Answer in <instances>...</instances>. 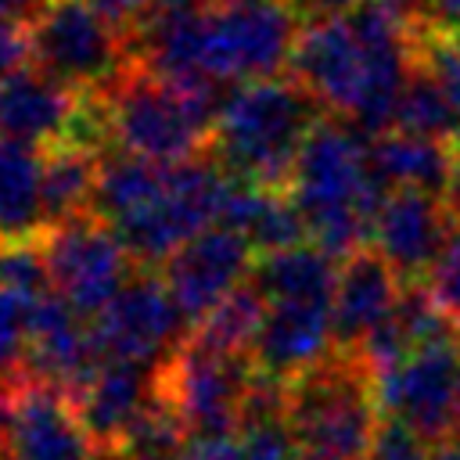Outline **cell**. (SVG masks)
<instances>
[{"instance_id": "1", "label": "cell", "mask_w": 460, "mask_h": 460, "mask_svg": "<svg viewBox=\"0 0 460 460\" xmlns=\"http://www.w3.org/2000/svg\"><path fill=\"white\" fill-rule=\"evenodd\" d=\"M367 144L370 137L341 115L320 119L288 180V194L305 219L309 241L334 259H349L370 244L377 205L388 194L370 169Z\"/></svg>"}, {"instance_id": "2", "label": "cell", "mask_w": 460, "mask_h": 460, "mask_svg": "<svg viewBox=\"0 0 460 460\" xmlns=\"http://www.w3.org/2000/svg\"><path fill=\"white\" fill-rule=\"evenodd\" d=\"M320 119L323 104L291 72L248 79L226 90L208 151L230 176L288 190L295 158Z\"/></svg>"}, {"instance_id": "3", "label": "cell", "mask_w": 460, "mask_h": 460, "mask_svg": "<svg viewBox=\"0 0 460 460\" xmlns=\"http://www.w3.org/2000/svg\"><path fill=\"white\" fill-rule=\"evenodd\" d=\"M226 90L230 86L208 79L169 83L137 65L97 97L111 147L151 158L158 165H172L208 151V137Z\"/></svg>"}, {"instance_id": "4", "label": "cell", "mask_w": 460, "mask_h": 460, "mask_svg": "<svg viewBox=\"0 0 460 460\" xmlns=\"http://www.w3.org/2000/svg\"><path fill=\"white\" fill-rule=\"evenodd\" d=\"M381 417L374 374L352 352L288 381V424L305 460H367Z\"/></svg>"}, {"instance_id": "5", "label": "cell", "mask_w": 460, "mask_h": 460, "mask_svg": "<svg viewBox=\"0 0 460 460\" xmlns=\"http://www.w3.org/2000/svg\"><path fill=\"white\" fill-rule=\"evenodd\" d=\"M29 65L79 93L111 90L137 68L129 29L93 0H47L29 22Z\"/></svg>"}, {"instance_id": "6", "label": "cell", "mask_w": 460, "mask_h": 460, "mask_svg": "<svg viewBox=\"0 0 460 460\" xmlns=\"http://www.w3.org/2000/svg\"><path fill=\"white\" fill-rule=\"evenodd\" d=\"M302 22L288 0L201 4V75L219 86L284 75Z\"/></svg>"}, {"instance_id": "7", "label": "cell", "mask_w": 460, "mask_h": 460, "mask_svg": "<svg viewBox=\"0 0 460 460\" xmlns=\"http://www.w3.org/2000/svg\"><path fill=\"white\" fill-rule=\"evenodd\" d=\"M252 374L255 363L248 352H226L190 331L183 345L158 367V392L172 402L190 438L226 435L241 428Z\"/></svg>"}, {"instance_id": "8", "label": "cell", "mask_w": 460, "mask_h": 460, "mask_svg": "<svg viewBox=\"0 0 460 460\" xmlns=\"http://www.w3.org/2000/svg\"><path fill=\"white\" fill-rule=\"evenodd\" d=\"M93 338L104 359H126L140 367H162L190 334V320L155 273H133L115 298L90 316Z\"/></svg>"}, {"instance_id": "9", "label": "cell", "mask_w": 460, "mask_h": 460, "mask_svg": "<svg viewBox=\"0 0 460 460\" xmlns=\"http://www.w3.org/2000/svg\"><path fill=\"white\" fill-rule=\"evenodd\" d=\"M40 244L54 291H61L86 316L104 309L115 291L140 270L115 226H108L93 212L50 226Z\"/></svg>"}, {"instance_id": "10", "label": "cell", "mask_w": 460, "mask_h": 460, "mask_svg": "<svg viewBox=\"0 0 460 460\" xmlns=\"http://www.w3.org/2000/svg\"><path fill=\"white\" fill-rule=\"evenodd\" d=\"M460 334L413 349L402 363L374 377L385 417H399L431 442L456 435L460 410Z\"/></svg>"}, {"instance_id": "11", "label": "cell", "mask_w": 460, "mask_h": 460, "mask_svg": "<svg viewBox=\"0 0 460 460\" xmlns=\"http://www.w3.org/2000/svg\"><path fill=\"white\" fill-rule=\"evenodd\" d=\"M101 446L72 395L36 374L7 388L0 460H97Z\"/></svg>"}, {"instance_id": "12", "label": "cell", "mask_w": 460, "mask_h": 460, "mask_svg": "<svg viewBox=\"0 0 460 460\" xmlns=\"http://www.w3.org/2000/svg\"><path fill=\"white\" fill-rule=\"evenodd\" d=\"M252 266H255V248L241 234L212 223L190 241H183L158 270H162L165 288L172 291V298L180 302V309L187 313L194 327L237 284L252 277Z\"/></svg>"}, {"instance_id": "13", "label": "cell", "mask_w": 460, "mask_h": 460, "mask_svg": "<svg viewBox=\"0 0 460 460\" xmlns=\"http://www.w3.org/2000/svg\"><path fill=\"white\" fill-rule=\"evenodd\" d=\"M453 226L456 219L438 194L399 187L388 190L377 205L370 248L381 252L402 280H424Z\"/></svg>"}, {"instance_id": "14", "label": "cell", "mask_w": 460, "mask_h": 460, "mask_svg": "<svg viewBox=\"0 0 460 460\" xmlns=\"http://www.w3.org/2000/svg\"><path fill=\"white\" fill-rule=\"evenodd\" d=\"M334 313L331 302H270L259 334L252 341V363L280 381H295L298 374L320 367L338 352Z\"/></svg>"}, {"instance_id": "15", "label": "cell", "mask_w": 460, "mask_h": 460, "mask_svg": "<svg viewBox=\"0 0 460 460\" xmlns=\"http://www.w3.org/2000/svg\"><path fill=\"white\" fill-rule=\"evenodd\" d=\"M101 349L93 338V323L83 309H75L61 291H47L32 309V345H29V374L61 385L65 392L79 388L97 367Z\"/></svg>"}, {"instance_id": "16", "label": "cell", "mask_w": 460, "mask_h": 460, "mask_svg": "<svg viewBox=\"0 0 460 460\" xmlns=\"http://www.w3.org/2000/svg\"><path fill=\"white\" fill-rule=\"evenodd\" d=\"M68 395L97 446L115 449L137 417L158 399V370L126 359H101V367Z\"/></svg>"}, {"instance_id": "17", "label": "cell", "mask_w": 460, "mask_h": 460, "mask_svg": "<svg viewBox=\"0 0 460 460\" xmlns=\"http://www.w3.org/2000/svg\"><path fill=\"white\" fill-rule=\"evenodd\" d=\"M83 97L86 93L58 83L36 65H25L0 79V133L40 147L68 140L83 111Z\"/></svg>"}, {"instance_id": "18", "label": "cell", "mask_w": 460, "mask_h": 460, "mask_svg": "<svg viewBox=\"0 0 460 460\" xmlns=\"http://www.w3.org/2000/svg\"><path fill=\"white\" fill-rule=\"evenodd\" d=\"M402 288H406V280L370 244L359 248L356 255L341 259L334 298H331L338 345L356 349L377 323H385L395 313V302H399Z\"/></svg>"}, {"instance_id": "19", "label": "cell", "mask_w": 460, "mask_h": 460, "mask_svg": "<svg viewBox=\"0 0 460 460\" xmlns=\"http://www.w3.org/2000/svg\"><path fill=\"white\" fill-rule=\"evenodd\" d=\"M43 234V147L0 133V244L40 241Z\"/></svg>"}, {"instance_id": "20", "label": "cell", "mask_w": 460, "mask_h": 460, "mask_svg": "<svg viewBox=\"0 0 460 460\" xmlns=\"http://www.w3.org/2000/svg\"><path fill=\"white\" fill-rule=\"evenodd\" d=\"M453 151L456 144L449 140H431V137H417L406 129H385L370 137L367 144L370 169L385 190L410 187V190H428L438 198H442V187L453 165Z\"/></svg>"}, {"instance_id": "21", "label": "cell", "mask_w": 460, "mask_h": 460, "mask_svg": "<svg viewBox=\"0 0 460 460\" xmlns=\"http://www.w3.org/2000/svg\"><path fill=\"white\" fill-rule=\"evenodd\" d=\"M341 259L323 252L313 241H298L291 248H277L255 255L252 280L270 302H331L338 284Z\"/></svg>"}, {"instance_id": "22", "label": "cell", "mask_w": 460, "mask_h": 460, "mask_svg": "<svg viewBox=\"0 0 460 460\" xmlns=\"http://www.w3.org/2000/svg\"><path fill=\"white\" fill-rule=\"evenodd\" d=\"M101 151L79 140H58L43 147V205L47 230L68 219H79L93 208Z\"/></svg>"}, {"instance_id": "23", "label": "cell", "mask_w": 460, "mask_h": 460, "mask_svg": "<svg viewBox=\"0 0 460 460\" xmlns=\"http://www.w3.org/2000/svg\"><path fill=\"white\" fill-rule=\"evenodd\" d=\"M165 187V165L108 147L101 151V169H97V187H93V216H101L108 226L129 219L140 212L147 201H155Z\"/></svg>"}, {"instance_id": "24", "label": "cell", "mask_w": 460, "mask_h": 460, "mask_svg": "<svg viewBox=\"0 0 460 460\" xmlns=\"http://www.w3.org/2000/svg\"><path fill=\"white\" fill-rule=\"evenodd\" d=\"M392 129H406V133H417V137L460 144V119H456L442 83L420 61H417V68H413V75H410V83L399 97Z\"/></svg>"}, {"instance_id": "25", "label": "cell", "mask_w": 460, "mask_h": 460, "mask_svg": "<svg viewBox=\"0 0 460 460\" xmlns=\"http://www.w3.org/2000/svg\"><path fill=\"white\" fill-rule=\"evenodd\" d=\"M270 309V298L255 288V280L248 277L244 284H237L201 323H194L190 331L201 334L205 341L226 349V352H252V341L259 334V323Z\"/></svg>"}, {"instance_id": "26", "label": "cell", "mask_w": 460, "mask_h": 460, "mask_svg": "<svg viewBox=\"0 0 460 460\" xmlns=\"http://www.w3.org/2000/svg\"><path fill=\"white\" fill-rule=\"evenodd\" d=\"M32 309L36 298L0 288V385L11 388L29 377V345H32Z\"/></svg>"}, {"instance_id": "27", "label": "cell", "mask_w": 460, "mask_h": 460, "mask_svg": "<svg viewBox=\"0 0 460 460\" xmlns=\"http://www.w3.org/2000/svg\"><path fill=\"white\" fill-rule=\"evenodd\" d=\"M0 288L22 291V295H32V298H40L54 288L40 241L0 244Z\"/></svg>"}, {"instance_id": "28", "label": "cell", "mask_w": 460, "mask_h": 460, "mask_svg": "<svg viewBox=\"0 0 460 460\" xmlns=\"http://www.w3.org/2000/svg\"><path fill=\"white\" fill-rule=\"evenodd\" d=\"M435 446L438 442H431L413 424H406L399 417H381L367 460H431Z\"/></svg>"}, {"instance_id": "29", "label": "cell", "mask_w": 460, "mask_h": 460, "mask_svg": "<svg viewBox=\"0 0 460 460\" xmlns=\"http://www.w3.org/2000/svg\"><path fill=\"white\" fill-rule=\"evenodd\" d=\"M417 61L442 83L456 119H460V40L456 36H438V32H420L417 36Z\"/></svg>"}, {"instance_id": "30", "label": "cell", "mask_w": 460, "mask_h": 460, "mask_svg": "<svg viewBox=\"0 0 460 460\" xmlns=\"http://www.w3.org/2000/svg\"><path fill=\"white\" fill-rule=\"evenodd\" d=\"M424 284L435 295V302L442 305V313L460 327V223L449 230V237H446L435 266L428 270Z\"/></svg>"}, {"instance_id": "31", "label": "cell", "mask_w": 460, "mask_h": 460, "mask_svg": "<svg viewBox=\"0 0 460 460\" xmlns=\"http://www.w3.org/2000/svg\"><path fill=\"white\" fill-rule=\"evenodd\" d=\"M248 460H305L288 420H259L241 428Z\"/></svg>"}, {"instance_id": "32", "label": "cell", "mask_w": 460, "mask_h": 460, "mask_svg": "<svg viewBox=\"0 0 460 460\" xmlns=\"http://www.w3.org/2000/svg\"><path fill=\"white\" fill-rule=\"evenodd\" d=\"M29 65V29L25 22L0 18V79Z\"/></svg>"}, {"instance_id": "33", "label": "cell", "mask_w": 460, "mask_h": 460, "mask_svg": "<svg viewBox=\"0 0 460 460\" xmlns=\"http://www.w3.org/2000/svg\"><path fill=\"white\" fill-rule=\"evenodd\" d=\"M183 460H248V456H244L241 431H226V435H201V438H190Z\"/></svg>"}, {"instance_id": "34", "label": "cell", "mask_w": 460, "mask_h": 460, "mask_svg": "<svg viewBox=\"0 0 460 460\" xmlns=\"http://www.w3.org/2000/svg\"><path fill=\"white\" fill-rule=\"evenodd\" d=\"M363 0H288V7L295 11V18L302 25L313 22H331V18H349Z\"/></svg>"}, {"instance_id": "35", "label": "cell", "mask_w": 460, "mask_h": 460, "mask_svg": "<svg viewBox=\"0 0 460 460\" xmlns=\"http://www.w3.org/2000/svg\"><path fill=\"white\" fill-rule=\"evenodd\" d=\"M108 18H115L122 29H137L155 7H158V0H93Z\"/></svg>"}, {"instance_id": "36", "label": "cell", "mask_w": 460, "mask_h": 460, "mask_svg": "<svg viewBox=\"0 0 460 460\" xmlns=\"http://www.w3.org/2000/svg\"><path fill=\"white\" fill-rule=\"evenodd\" d=\"M424 32H438V36H456L460 40V0H428Z\"/></svg>"}, {"instance_id": "37", "label": "cell", "mask_w": 460, "mask_h": 460, "mask_svg": "<svg viewBox=\"0 0 460 460\" xmlns=\"http://www.w3.org/2000/svg\"><path fill=\"white\" fill-rule=\"evenodd\" d=\"M442 201H446L449 216L460 223V144L453 151V165H449V176H446V187H442Z\"/></svg>"}, {"instance_id": "38", "label": "cell", "mask_w": 460, "mask_h": 460, "mask_svg": "<svg viewBox=\"0 0 460 460\" xmlns=\"http://www.w3.org/2000/svg\"><path fill=\"white\" fill-rule=\"evenodd\" d=\"M47 0H0V18H14V22H29Z\"/></svg>"}, {"instance_id": "39", "label": "cell", "mask_w": 460, "mask_h": 460, "mask_svg": "<svg viewBox=\"0 0 460 460\" xmlns=\"http://www.w3.org/2000/svg\"><path fill=\"white\" fill-rule=\"evenodd\" d=\"M97 460H183V456H140V453H129V449H101Z\"/></svg>"}, {"instance_id": "40", "label": "cell", "mask_w": 460, "mask_h": 460, "mask_svg": "<svg viewBox=\"0 0 460 460\" xmlns=\"http://www.w3.org/2000/svg\"><path fill=\"white\" fill-rule=\"evenodd\" d=\"M431 460H460V442H453V438L438 442V446H435V456H431Z\"/></svg>"}, {"instance_id": "41", "label": "cell", "mask_w": 460, "mask_h": 460, "mask_svg": "<svg viewBox=\"0 0 460 460\" xmlns=\"http://www.w3.org/2000/svg\"><path fill=\"white\" fill-rule=\"evenodd\" d=\"M4 417H7V388L0 385V442H4Z\"/></svg>"}, {"instance_id": "42", "label": "cell", "mask_w": 460, "mask_h": 460, "mask_svg": "<svg viewBox=\"0 0 460 460\" xmlns=\"http://www.w3.org/2000/svg\"><path fill=\"white\" fill-rule=\"evenodd\" d=\"M162 7H187V4H208V0H158Z\"/></svg>"}, {"instance_id": "43", "label": "cell", "mask_w": 460, "mask_h": 460, "mask_svg": "<svg viewBox=\"0 0 460 460\" xmlns=\"http://www.w3.org/2000/svg\"><path fill=\"white\" fill-rule=\"evenodd\" d=\"M456 435H460V410H456Z\"/></svg>"}]
</instances>
